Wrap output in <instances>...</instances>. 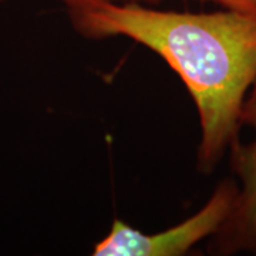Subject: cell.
Instances as JSON below:
<instances>
[{
	"mask_svg": "<svg viewBox=\"0 0 256 256\" xmlns=\"http://www.w3.org/2000/svg\"><path fill=\"white\" fill-rule=\"evenodd\" d=\"M67 13L82 37H128L181 77L201 127L196 168L212 174L239 140L244 102L256 82V13L156 10L112 0L76 3Z\"/></svg>",
	"mask_w": 256,
	"mask_h": 256,
	"instance_id": "6da1fadb",
	"label": "cell"
},
{
	"mask_svg": "<svg viewBox=\"0 0 256 256\" xmlns=\"http://www.w3.org/2000/svg\"><path fill=\"white\" fill-rule=\"evenodd\" d=\"M238 194L234 178L222 180L208 201L194 215L171 228L144 234L120 220H114L110 232L96 244L94 256H184L200 242L210 239L225 222Z\"/></svg>",
	"mask_w": 256,
	"mask_h": 256,
	"instance_id": "7a4b0ae2",
	"label": "cell"
},
{
	"mask_svg": "<svg viewBox=\"0 0 256 256\" xmlns=\"http://www.w3.org/2000/svg\"><path fill=\"white\" fill-rule=\"evenodd\" d=\"M240 121L242 127L254 131V137L249 142L238 140L229 150L238 194L225 222L208 239L210 255L256 256V82L248 92Z\"/></svg>",
	"mask_w": 256,
	"mask_h": 256,
	"instance_id": "3957f363",
	"label": "cell"
},
{
	"mask_svg": "<svg viewBox=\"0 0 256 256\" xmlns=\"http://www.w3.org/2000/svg\"><path fill=\"white\" fill-rule=\"evenodd\" d=\"M196 2H210L220 4L224 9L240 10L248 13H256V0H196Z\"/></svg>",
	"mask_w": 256,
	"mask_h": 256,
	"instance_id": "277c9868",
	"label": "cell"
},
{
	"mask_svg": "<svg viewBox=\"0 0 256 256\" xmlns=\"http://www.w3.org/2000/svg\"><path fill=\"white\" fill-rule=\"evenodd\" d=\"M64 3V6H72L76 3H84V2H94V0H60ZM112 2H124V0H112ZM126 2H160V0H126Z\"/></svg>",
	"mask_w": 256,
	"mask_h": 256,
	"instance_id": "5b68a950",
	"label": "cell"
},
{
	"mask_svg": "<svg viewBox=\"0 0 256 256\" xmlns=\"http://www.w3.org/2000/svg\"><path fill=\"white\" fill-rule=\"evenodd\" d=\"M4 2H6V0H0V4H2V3H4Z\"/></svg>",
	"mask_w": 256,
	"mask_h": 256,
	"instance_id": "8992f818",
	"label": "cell"
}]
</instances>
